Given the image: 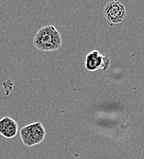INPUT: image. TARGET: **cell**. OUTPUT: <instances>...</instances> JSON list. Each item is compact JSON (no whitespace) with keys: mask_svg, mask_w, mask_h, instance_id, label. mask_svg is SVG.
Here are the masks:
<instances>
[{"mask_svg":"<svg viewBox=\"0 0 144 159\" xmlns=\"http://www.w3.org/2000/svg\"><path fill=\"white\" fill-rule=\"evenodd\" d=\"M84 66L88 71H96L98 70H107L110 66V59L107 55L100 54L97 50H93L87 53Z\"/></svg>","mask_w":144,"mask_h":159,"instance_id":"cell-4","label":"cell"},{"mask_svg":"<svg viewBox=\"0 0 144 159\" xmlns=\"http://www.w3.org/2000/svg\"><path fill=\"white\" fill-rule=\"evenodd\" d=\"M105 18L112 25H117L121 22L126 17L125 7L118 0H114L108 3L104 9Z\"/></svg>","mask_w":144,"mask_h":159,"instance_id":"cell-3","label":"cell"},{"mask_svg":"<svg viewBox=\"0 0 144 159\" xmlns=\"http://www.w3.org/2000/svg\"><path fill=\"white\" fill-rule=\"evenodd\" d=\"M18 133V125L11 117L5 116L0 119V134L7 138L11 139Z\"/></svg>","mask_w":144,"mask_h":159,"instance_id":"cell-5","label":"cell"},{"mask_svg":"<svg viewBox=\"0 0 144 159\" xmlns=\"http://www.w3.org/2000/svg\"><path fill=\"white\" fill-rule=\"evenodd\" d=\"M63 44V39L60 32L52 25H47L40 29L33 38V46L36 49L52 52L60 49Z\"/></svg>","mask_w":144,"mask_h":159,"instance_id":"cell-1","label":"cell"},{"mask_svg":"<svg viewBox=\"0 0 144 159\" xmlns=\"http://www.w3.org/2000/svg\"><path fill=\"white\" fill-rule=\"evenodd\" d=\"M19 135L25 146L32 147L44 141L46 130L41 122H36L23 126L19 131Z\"/></svg>","mask_w":144,"mask_h":159,"instance_id":"cell-2","label":"cell"}]
</instances>
